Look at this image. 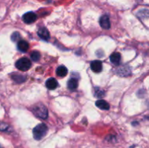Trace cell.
Returning a JSON list of instances; mask_svg holds the SVG:
<instances>
[{
	"label": "cell",
	"instance_id": "cell-1",
	"mask_svg": "<svg viewBox=\"0 0 149 148\" xmlns=\"http://www.w3.org/2000/svg\"><path fill=\"white\" fill-rule=\"evenodd\" d=\"M48 128L45 123H39L33 129V136L36 140H41L46 136Z\"/></svg>",
	"mask_w": 149,
	"mask_h": 148
},
{
	"label": "cell",
	"instance_id": "cell-2",
	"mask_svg": "<svg viewBox=\"0 0 149 148\" xmlns=\"http://www.w3.org/2000/svg\"><path fill=\"white\" fill-rule=\"evenodd\" d=\"M32 112L35 115L42 119H46L48 117L47 109L45 105L42 104H38L33 106L32 108Z\"/></svg>",
	"mask_w": 149,
	"mask_h": 148
},
{
	"label": "cell",
	"instance_id": "cell-3",
	"mask_svg": "<svg viewBox=\"0 0 149 148\" xmlns=\"http://www.w3.org/2000/svg\"><path fill=\"white\" fill-rule=\"evenodd\" d=\"M15 67L20 71H26L30 69V68L31 67V62L30 59L26 57L20 58L16 62Z\"/></svg>",
	"mask_w": 149,
	"mask_h": 148
},
{
	"label": "cell",
	"instance_id": "cell-4",
	"mask_svg": "<svg viewBox=\"0 0 149 148\" xmlns=\"http://www.w3.org/2000/svg\"><path fill=\"white\" fill-rule=\"evenodd\" d=\"M37 16L33 12H26V14L23 15V20L27 24H31V23H34L36 21Z\"/></svg>",
	"mask_w": 149,
	"mask_h": 148
},
{
	"label": "cell",
	"instance_id": "cell-5",
	"mask_svg": "<svg viewBox=\"0 0 149 148\" xmlns=\"http://www.w3.org/2000/svg\"><path fill=\"white\" fill-rule=\"evenodd\" d=\"M90 68L95 73H100L103 70L102 62L99 60H94L90 63Z\"/></svg>",
	"mask_w": 149,
	"mask_h": 148
},
{
	"label": "cell",
	"instance_id": "cell-6",
	"mask_svg": "<svg viewBox=\"0 0 149 148\" xmlns=\"http://www.w3.org/2000/svg\"><path fill=\"white\" fill-rule=\"evenodd\" d=\"M100 25L103 29H109L111 28V23L109 17L106 15H103L100 19Z\"/></svg>",
	"mask_w": 149,
	"mask_h": 148
},
{
	"label": "cell",
	"instance_id": "cell-7",
	"mask_svg": "<svg viewBox=\"0 0 149 148\" xmlns=\"http://www.w3.org/2000/svg\"><path fill=\"white\" fill-rule=\"evenodd\" d=\"M46 86L47 88L50 90L55 89L58 86V83L57 80L54 78H48L46 81Z\"/></svg>",
	"mask_w": 149,
	"mask_h": 148
},
{
	"label": "cell",
	"instance_id": "cell-8",
	"mask_svg": "<svg viewBox=\"0 0 149 148\" xmlns=\"http://www.w3.org/2000/svg\"><path fill=\"white\" fill-rule=\"evenodd\" d=\"M38 36L40 38H42V39H45V40H48L50 38V35H49V31L45 27L40 28L39 29V30H38Z\"/></svg>",
	"mask_w": 149,
	"mask_h": 148
},
{
	"label": "cell",
	"instance_id": "cell-9",
	"mask_svg": "<svg viewBox=\"0 0 149 148\" xmlns=\"http://www.w3.org/2000/svg\"><path fill=\"white\" fill-rule=\"evenodd\" d=\"M110 60L114 65H119L121 61V55L119 52H113L110 56Z\"/></svg>",
	"mask_w": 149,
	"mask_h": 148
},
{
	"label": "cell",
	"instance_id": "cell-10",
	"mask_svg": "<svg viewBox=\"0 0 149 148\" xmlns=\"http://www.w3.org/2000/svg\"><path fill=\"white\" fill-rule=\"evenodd\" d=\"M95 105L100 109H101V110H108L110 108V105H109V103L103 100H99L96 101Z\"/></svg>",
	"mask_w": 149,
	"mask_h": 148
},
{
	"label": "cell",
	"instance_id": "cell-11",
	"mask_svg": "<svg viewBox=\"0 0 149 148\" xmlns=\"http://www.w3.org/2000/svg\"><path fill=\"white\" fill-rule=\"evenodd\" d=\"M17 48L20 51L23 52H26L29 49V44L27 41L23 40L19 41L18 44H17Z\"/></svg>",
	"mask_w": 149,
	"mask_h": 148
},
{
	"label": "cell",
	"instance_id": "cell-12",
	"mask_svg": "<svg viewBox=\"0 0 149 148\" xmlns=\"http://www.w3.org/2000/svg\"><path fill=\"white\" fill-rule=\"evenodd\" d=\"M12 78L14 80L15 82L17 83V84H20V83H23L24 81H26V77L25 75H21V74L19 73H13V75H12Z\"/></svg>",
	"mask_w": 149,
	"mask_h": 148
},
{
	"label": "cell",
	"instance_id": "cell-13",
	"mask_svg": "<svg viewBox=\"0 0 149 148\" xmlns=\"http://www.w3.org/2000/svg\"><path fill=\"white\" fill-rule=\"evenodd\" d=\"M68 73V69L64 65H61L56 70V74L59 77H65Z\"/></svg>",
	"mask_w": 149,
	"mask_h": 148
},
{
	"label": "cell",
	"instance_id": "cell-14",
	"mask_svg": "<svg viewBox=\"0 0 149 148\" xmlns=\"http://www.w3.org/2000/svg\"><path fill=\"white\" fill-rule=\"evenodd\" d=\"M67 86L70 90H75L78 87V81L75 78H71L67 83Z\"/></svg>",
	"mask_w": 149,
	"mask_h": 148
},
{
	"label": "cell",
	"instance_id": "cell-15",
	"mask_svg": "<svg viewBox=\"0 0 149 148\" xmlns=\"http://www.w3.org/2000/svg\"><path fill=\"white\" fill-rule=\"evenodd\" d=\"M94 94H95V96L98 97V98H100V97H103L105 96L104 91H103V89H101L98 88V87H96V88L95 89Z\"/></svg>",
	"mask_w": 149,
	"mask_h": 148
},
{
	"label": "cell",
	"instance_id": "cell-16",
	"mask_svg": "<svg viewBox=\"0 0 149 148\" xmlns=\"http://www.w3.org/2000/svg\"><path fill=\"white\" fill-rule=\"evenodd\" d=\"M40 53L39 52H37V51H34V52H33L31 54V58L34 62L39 61V59H40Z\"/></svg>",
	"mask_w": 149,
	"mask_h": 148
},
{
	"label": "cell",
	"instance_id": "cell-17",
	"mask_svg": "<svg viewBox=\"0 0 149 148\" xmlns=\"http://www.w3.org/2000/svg\"><path fill=\"white\" fill-rule=\"evenodd\" d=\"M20 34H19L18 32H14V33H13L11 36L12 41L14 42L17 41L18 39H20Z\"/></svg>",
	"mask_w": 149,
	"mask_h": 148
},
{
	"label": "cell",
	"instance_id": "cell-18",
	"mask_svg": "<svg viewBox=\"0 0 149 148\" xmlns=\"http://www.w3.org/2000/svg\"><path fill=\"white\" fill-rule=\"evenodd\" d=\"M8 129H9L8 125L6 124L5 123L0 122V131H6Z\"/></svg>",
	"mask_w": 149,
	"mask_h": 148
},
{
	"label": "cell",
	"instance_id": "cell-19",
	"mask_svg": "<svg viewBox=\"0 0 149 148\" xmlns=\"http://www.w3.org/2000/svg\"><path fill=\"white\" fill-rule=\"evenodd\" d=\"M0 148H3V147H1V146H0Z\"/></svg>",
	"mask_w": 149,
	"mask_h": 148
}]
</instances>
